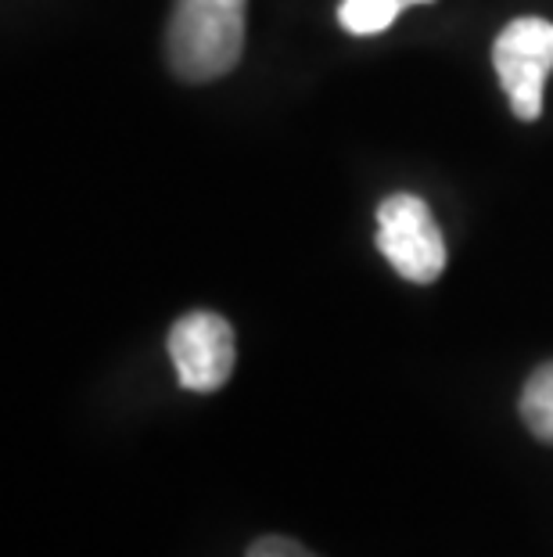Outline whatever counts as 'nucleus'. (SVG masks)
Instances as JSON below:
<instances>
[{
  "label": "nucleus",
  "instance_id": "obj_2",
  "mask_svg": "<svg viewBox=\"0 0 553 557\" xmlns=\"http://www.w3.org/2000/svg\"><path fill=\"white\" fill-rule=\"evenodd\" d=\"M492 69L517 120L536 123L543 115V90L553 73V22L532 15L507 22L492 44Z\"/></svg>",
  "mask_w": 553,
  "mask_h": 557
},
{
  "label": "nucleus",
  "instance_id": "obj_5",
  "mask_svg": "<svg viewBox=\"0 0 553 557\" xmlns=\"http://www.w3.org/2000/svg\"><path fill=\"white\" fill-rule=\"evenodd\" d=\"M521 421L536 438L553 446V360L528 374L521 388Z\"/></svg>",
  "mask_w": 553,
  "mask_h": 557
},
{
  "label": "nucleus",
  "instance_id": "obj_7",
  "mask_svg": "<svg viewBox=\"0 0 553 557\" xmlns=\"http://www.w3.org/2000/svg\"><path fill=\"white\" fill-rule=\"evenodd\" d=\"M249 557H316V554L288 536H263L249 547Z\"/></svg>",
  "mask_w": 553,
  "mask_h": 557
},
{
  "label": "nucleus",
  "instance_id": "obj_4",
  "mask_svg": "<svg viewBox=\"0 0 553 557\" xmlns=\"http://www.w3.org/2000/svg\"><path fill=\"white\" fill-rule=\"evenodd\" d=\"M169 360L180 385L191 393H216L227 385L234 360H238L234 327L227 324V317L209 310L184 313L169 327Z\"/></svg>",
  "mask_w": 553,
  "mask_h": 557
},
{
  "label": "nucleus",
  "instance_id": "obj_1",
  "mask_svg": "<svg viewBox=\"0 0 553 557\" xmlns=\"http://www.w3.org/2000/svg\"><path fill=\"white\" fill-rule=\"evenodd\" d=\"M244 8L249 0H176L166 29L173 73L187 83L227 76L244 51Z\"/></svg>",
  "mask_w": 553,
  "mask_h": 557
},
{
  "label": "nucleus",
  "instance_id": "obj_8",
  "mask_svg": "<svg viewBox=\"0 0 553 557\" xmlns=\"http://www.w3.org/2000/svg\"><path fill=\"white\" fill-rule=\"evenodd\" d=\"M395 4L406 11V8H414V4H431V0H395Z\"/></svg>",
  "mask_w": 553,
  "mask_h": 557
},
{
  "label": "nucleus",
  "instance_id": "obj_6",
  "mask_svg": "<svg viewBox=\"0 0 553 557\" xmlns=\"http://www.w3.org/2000/svg\"><path fill=\"white\" fill-rule=\"evenodd\" d=\"M403 15L395 0H341L338 22L352 37H378V33L392 29V22Z\"/></svg>",
  "mask_w": 553,
  "mask_h": 557
},
{
  "label": "nucleus",
  "instance_id": "obj_3",
  "mask_svg": "<svg viewBox=\"0 0 553 557\" xmlns=\"http://www.w3.org/2000/svg\"><path fill=\"white\" fill-rule=\"evenodd\" d=\"M378 248L399 277L431 284L445 270V242L425 198L388 195L378 206Z\"/></svg>",
  "mask_w": 553,
  "mask_h": 557
}]
</instances>
